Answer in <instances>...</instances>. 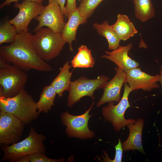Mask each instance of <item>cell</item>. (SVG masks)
<instances>
[{"label": "cell", "instance_id": "1", "mask_svg": "<svg viewBox=\"0 0 162 162\" xmlns=\"http://www.w3.org/2000/svg\"><path fill=\"white\" fill-rule=\"evenodd\" d=\"M32 35L28 32L18 34L13 43L0 47V56L24 71H52V67L36 53L31 43Z\"/></svg>", "mask_w": 162, "mask_h": 162}, {"label": "cell", "instance_id": "27", "mask_svg": "<svg viewBox=\"0 0 162 162\" xmlns=\"http://www.w3.org/2000/svg\"><path fill=\"white\" fill-rule=\"evenodd\" d=\"M76 0H67V3L65 6L64 16L66 18H68L72 13L77 8Z\"/></svg>", "mask_w": 162, "mask_h": 162}, {"label": "cell", "instance_id": "7", "mask_svg": "<svg viewBox=\"0 0 162 162\" xmlns=\"http://www.w3.org/2000/svg\"><path fill=\"white\" fill-rule=\"evenodd\" d=\"M133 91L127 82L124 83V91L122 98L118 103L114 105L113 102H109L106 107L102 108V114L104 118L110 121L118 131L128 124L134 123L136 121L134 119H126L124 117L126 110L131 106L128 101V96Z\"/></svg>", "mask_w": 162, "mask_h": 162}, {"label": "cell", "instance_id": "21", "mask_svg": "<svg viewBox=\"0 0 162 162\" xmlns=\"http://www.w3.org/2000/svg\"><path fill=\"white\" fill-rule=\"evenodd\" d=\"M71 64L74 68H92L95 64V60L92 56L91 51L86 46L82 45L79 47Z\"/></svg>", "mask_w": 162, "mask_h": 162}, {"label": "cell", "instance_id": "12", "mask_svg": "<svg viewBox=\"0 0 162 162\" xmlns=\"http://www.w3.org/2000/svg\"><path fill=\"white\" fill-rule=\"evenodd\" d=\"M126 82L133 91L142 89L151 91L159 88L160 74L151 75L142 71L140 68H134L126 72Z\"/></svg>", "mask_w": 162, "mask_h": 162}, {"label": "cell", "instance_id": "31", "mask_svg": "<svg viewBox=\"0 0 162 162\" xmlns=\"http://www.w3.org/2000/svg\"><path fill=\"white\" fill-rule=\"evenodd\" d=\"M160 77L159 82H160L162 87V65L160 66Z\"/></svg>", "mask_w": 162, "mask_h": 162}, {"label": "cell", "instance_id": "26", "mask_svg": "<svg viewBox=\"0 0 162 162\" xmlns=\"http://www.w3.org/2000/svg\"><path fill=\"white\" fill-rule=\"evenodd\" d=\"M116 149V154L114 159L111 160L108 157L105 152L104 153L105 157H104L103 162H121L122 161L123 149L120 139H118V144L115 146Z\"/></svg>", "mask_w": 162, "mask_h": 162}, {"label": "cell", "instance_id": "11", "mask_svg": "<svg viewBox=\"0 0 162 162\" xmlns=\"http://www.w3.org/2000/svg\"><path fill=\"white\" fill-rule=\"evenodd\" d=\"M34 19L39 22L33 31L35 32L44 26H46L55 32L61 34L66 23L56 0L49 2L41 13Z\"/></svg>", "mask_w": 162, "mask_h": 162}, {"label": "cell", "instance_id": "3", "mask_svg": "<svg viewBox=\"0 0 162 162\" xmlns=\"http://www.w3.org/2000/svg\"><path fill=\"white\" fill-rule=\"evenodd\" d=\"M31 41L38 55L46 62L57 57L66 43L61 34L48 27H42L32 34Z\"/></svg>", "mask_w": 162, "mask_h": 162}, {"label": "cell", "instance_id": "14", "mask_svg": "<svg viewBox=\"0 0 162 162\" xmlns=\"http://www.w3.org/2000/svg\"><path fill=\"white\" fill-rule=\"evenodd\" d=\"M132 46V43L124 46L120 45L117 49L111 51H105L106 54L102 55L101 58L112 61L118 68L126 72L129 70L138 67L140 65L138 62L132 59L128 55Z\"/></svg>", "mask_w": 162, "mask_h": 162}, {"label": "cell", "instance_id": "19", "mask_svg": "<svg viewBox=\"0 0 162 162\" xmlns=\"http://www.w3.org/2000/svg\"><path fill=\"white\" fill-rule=\"evenodd\" d=\"M93 27L99 35L106 39L108 42L109 49L114 50L120 46V40L108 21H104L101 24L94 23Z\"/></svg>", "mask_w": 162, "mask_h": 162}, {"label": "cell", "instance_id": "25", "mask_svg": "<svg viewBox=\"0 0 162 162\" xmlns=\"http://www.w3.org/2000/svg\"><path fill=\"white\" fill-rule=\"evenodd\" d=\"M30 162H61L64 161V158L58 159L48 157L44 153H37L29 155Z\"/></svg>", "mask_w": 162, "mask_h": 162}, {"label": "cell", "instance_id": "10", "mask_svg": "<svg viewBox=\"0 0 162 162\" xmlns=\"http://www.w3.org/2000/svg\"><path fill=\"white\" fill-rule=\"evenodd\" d=\"M14 6L19 9V12L9 21L15 27L17 34L28 32V26L31 21L39 15L45 8L42 4L26 0L21 3L15 2Z\"/></svg>", "mask_w": 162, "mask_h": 162}, {"label": "cell", "instance_id": "29", "mask_svg": "<svg viewBox=\"0 0 162 162\" xmlns=\"http://www.w3.org/2000/svg\"><path fill=\"white\" fill-rule=\"evenodd\" d=\"M52 0H48V2H50ZM56 1L60 6L62 14L64 15L65 12V6H64V4L65 0H56Z\"/></svg>", "mask_w": 162, "mask_h": 162}, {"label": "cell", "instance_id": "32", "mask_svg": "<svg viewBox=\"0 0 162 162\" xmlns=\"http://www.w3.org/2000/svg\"><path fill=\"white\" fill-rule=\"evenodd\" d=\"M80 1L81 0H79Z\"/></svg>", "mask_w": 162, "mask_h": 162}, {"label": "cell", "instance_id": "22", "mask_svg": "<svg viewBox=\"0 0 162 162\" xmlns=\"http://www.w3.org/2000/svg\"><path fill=\"white\" fill-rule=\"evenodd\" d=\"M136 17L142 22L154 17L155 11L151 0H133Z\"/></svg>", "mask_w": 162, "mask_h": 162}, {"label": "cell", "instance_id": "30", "mask_svg": "<svg viewBox=\"0 0 162 162\" xmlns=\"http://www.w3.org/2000/svg\"><path fill=\"white\" fill-rule=\"evenodd\" d=\"M16 162H30L29 155L23 156L19 158Z\"/></svg>", "mask_w": 162, "mask_h": 162}, {"label": "cell", "instance_id": "6", "mask_svg": "<svg viewBox=\"0 0 162 162\" xmlns=\"http://www.w3.org/2000/svg\"><path fill=\"white\" fill-rule=\"evenodd\" d=\"M109 78L102 75L97 78L90 79L85 76H82L77 80L71 82L68 90L69 94L68 99L67 106L71 107L83 97L88 96L94 99V92L103 88Z\"/></svg>", "mask_w": 162, "mask_h": 162}, {"label": "cell", "instance_id": "2", "mask_svg": "<svg viewBox=\"0 0 162 162\" xmlns=\"http://www.w3.org/2000/svg\"><path fill=\"white\" fill-rule=\"evenodd\" d=\"M0 111L12 114L20 118L25 125L37 119L39 113L36 102L25 89L13 97H0Z\"/></svg>", "mask_w": 162, "mask_h": 162}, {"label": "cell", "instance_id": "8", "mask_svg": "<svg viewBox=\"0 0 162 162\" xmlns=\"http://www.w3.org/2000/svg\"><path fill=\"white\" fill-rule=\"evenodd\" d=\"M94 104L93 101L90 107L81 115H72L66 111L61 115V119L63 125L66 126V133L70 137H76L84 139L94 136V132L88 128V123L92 116L89 115Z\"/></svg>", "mask_w": 162, "mask_h": 162}, {"label": "cell", "instance_id": "18", "mask_svg": "<svg viewBox=\"0 0 162 162\" xmlns=\"http://www.w3.org/2000/svg\"><path fill=\"white\" fill-rule=\"evenodd\" d=\"M71 67L70 62L66 61L62 67L59 68V74L51 84L60 98L63 96L64 91H68L69 89L72 73V71H70Z\"/></svg>", "mask_w": 162, "mask_h": 162}, {"label": "cell", "instance_id": "20", "mask_svg": "<svg viewBox=\"0 0 162 162\" xmlns=\"http://www.w3.org/2000/svg\"><path fill=\"white\" fill-rule=\"evenodd\" d=\"M57 93L50 84L42 89L38 101L36 103L38 112L47 113L54 105L55 98Z\"/></svg>", "mask_w": 162, "mask_h": 162}, {"label": "cell", "instance_id": "17", "mask_svg": "<svg viewBox=\"0 0 162 162\" xmlns=\"http://www.w3.org/2000/svg\"><path fill=\"white\" fill-rule=\"evenodd\" d=\"M111 26L120 40H126L138 32L128 16L124 14H118L116 22Z\"/></svg>", "mask_w": 162, "mask_h": 162}, {"label": "cell", "instance_id": "9", "mask_svg": "<svg viewBox=\"0 0 162 162\" xmlns=\"http://www.w3.org/2000/svg\"><path fill=\"white\" fill-rule=\"evenodd\" d=\"M24 123L11 113L0 111V144L10 145L18 142L23 133Z\"/></svg>", "mask_w": 162, "mask_h": 162}, {"label": "cell", "instance_id": "16", "mask_svg": "<svg viewBox=\"0 0 162 162\" xmlns=\"http://www.w3.org/2000/svg\"><path fill=\"white\" fill-rule=\"evenodd\" d=\"M83 24L82 18L77 8L68 18L61 34L66 43L69 44L71 51H73L72 43L73 41L76 40L78 28L80 25Z\"/></svg>", "mask_w": 162, "mask_h": 162}, {"label": "cell", "instance_id": "24", "mask_svg": "<svg viewBox=\"0 0 162 162\" xmlns=\"http://www.w3.org/2000/svg\"><path fill=\"white\" fill-rule=\"evenodd\" d=\"M17 34L15 27L10 23L9 20H6L0 26V45L13 43Z\"/></svg>", "mask_w": 162, "mask_h": 162}, {"label": "cell", "instance_id": "28", "mask_svg": "<svg viewBox=\"0 0 162 162\" xmlns=\"http://www.w3.org/2000/svg\"><path fill=\"white\" fill-rule=\"evenodd\" d=\"M19 0H5V1L0 5L1 8H3L5 6L10 5L12 2H18ZM28 1L35 2L42 4L44 0H26Z\"/></svg>", "mask_w": 162, "mask_h": 162}, {"label": "cell", "instance_id": "23", "mask_svg": "<svg viewBox=\"0 0 162 162\" xmlns=\"http://www.w3.org/2000/svg\"><path fill=\"white\" fill-rule=\"evenodd\" d=\"M103 0H82L77 7L84 24L93 13L94 10Z\"/></svg>", "mask_w": 162, "mask_h": 162}, {"label": "cell", "instance_id": "13", "mask_svg": "<svg viewBox=\"0 0 162 162\" xmlns=\"http://www.w3.org/2000/svg\"><path fill=\"white\" fill-rule=\"evenodd\" d=\"M115 69L116 74L103 88L104 93L97 104V107L107 102H119L122 98L121 91L123 84L126 82V73L118 67H116Z\"/></svg>", "mask_w": 162, "mask_h": 162}, {"label": "cell", "instance_id": "4", "mask_svg": "<svg viewBox=\"0 0 162 162\" xmlns=\"http://www.w3.org/2000/svg\"><path fill=\"white\" fill-rule=\"evenodd\" d=\"M45 139L44 135L38 133L31 127L28 136L23 140L10 145L1 146L3 155L1 161L16 162L23 156L37 153H45L46 148L44 142Z\"/></svg>", "mask_w": 162, "mask_h": 162}, {"label": "cell", "instance_id": "15", "mask_svg": "<svg viewBox=\"0 0 162 162\" xmlns=\"http://www.w3.org/2000/svg\"><path fill=\"white\" fill-rule=\"evenodd\" d=\"M144 124V119L139 118L134 123L130 124L127 125L129 130V134L127 140L122 143L123 151L137 150L144 153L142 138Z\"/></svg>", "mask_w": 162, "mask_h": 162}, {"label": "cell", "instance_id": "5", "mask_svg": "<svg viewBox=\"0 0 162 162\" xmlns=\"http://www.w3.org/2000/svg\"><path fill=\"white\" fill-rule=\"evenodd\" d=\"M28 76L23 70L10 63L0 68V97H13L24 88Z\"/></svg>", "mask_w": 162, "mask_h": 162}]
</instances>
